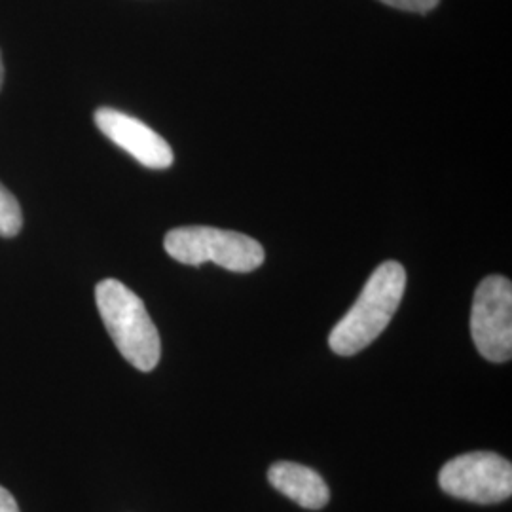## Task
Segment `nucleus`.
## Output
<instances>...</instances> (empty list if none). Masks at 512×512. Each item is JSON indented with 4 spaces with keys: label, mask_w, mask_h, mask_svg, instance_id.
Segmentation results:
<instances>
[{
    "label": "nucleus",
    "mask_w": 512,
    "mask_h": 512,
    "mask_svg": "<svg viewBox=\"0 0 512 512\" xmlns=\"http://www.w3.org/2000/svg\"><path fill=\"white\" fill-rule=\"evenodd\" d=\"M406 289V272L399 262H384L368 277L353 308L332 329L329 346L336 355L351 357L368 348L399 310Z\"/></svg>",
    "instance_id": "obj_1"
},
{
    "label": "nucleus",
    "mask_w": 512,
    "mask_h": 512,
    "mask_svg": "<svg viewBox=\"0 0 512 512\" xmlns=\"http://www.w3.org/2000/svg\"><path fill=\"white\" fill-rule=\"evenodd\" d=\"M95 302L122 357L141 372L154 370L162 357V342L145 302L118 279H103L95 287Z\"/></svg>",
    "instance_id": "obj_2"
},
{
    "label": "nucleus",
    "mask_w": 512,
    "mask_h": 512,
    "mask_svg": "<svg viewBox=\"0 0 512 512\" xmlns=\"http://www.w3.org/2000/svg\"><path fill=\"white\" fill-rule=\"evenodd\" d=\"M165 251L171 258L188 266L215 262L220 268L249 274L264 262V247L245 234L220 230L213 226H183L167 232Z\"/></svg>",
    "instance_id": "obj_3"
},
{
    "label": "nucleus",
    "mask_w": 512,
    "mask_h": 512,
    "mask_svg": "<svg viewBox=\"0 0 512 512\" xmlns=\"http://www.w3.org/2000/svg\"><path fill=\"white\" fill-rule=\"evenodd\" d=\"M439 484L456 499L478 505L501 503L512 494L511 461L494 452H469L440 469Z\"/></svg>",
    "instance_id": "obj_4"
},
{
    "label": "nucleus",
    "mask_w": 512,
    "mask_h": 512,
    "mask_svg": "<svg viewBox=\"0 0 512 512\" xmlns=\"http://www.w3.org/2000/svg\"><path fill=\"white\" fill-rule=\"evenodd\" d=\"M471 336L486 361H511L512 285L507 277L490 275L478 285L471 311Z\"/></svg>",
    "instance_id": "obj_5"
},
{
    "label": "nucleus",
    "mask_w": 512,
    "mask_h": 512,
    "mask_svg": "<svg viewBox=\"0 0 512 512\" xmlns=\"http://www.w3.org/2000/svg\"><path fill=\"white\" fill-rule=\"evenodd\" d=\"M93 120L107 139L126 150L139 164L150 169H167L173 165L175 156L169 143L145 122L110 107L95 110Z\"/></svg>",
    "instance_id": "obj_6"
},
{
    "label": "nucleus",
    "mask_w": 512,
    "mask_h": 512,
    "mask_svg": "<svg viewBox=\"0 0 512 512\" xmlns=\"http://www.w3.org/2000/svg\"><path fill=\"white\" fill-rule=\"evenodd\" d=\"M268 480L277 492L289 497L302 509L319 511L329 503L327 482L310 467L291 461H279L268 469Z\"/></svg>",
    "instance_id": "obj_7"
},
{
    "label": "nucleus",
    "mask_w": 512,
    "mask_h": 512,
    "mask_svg": "<svg viewBox=\"0 0 512 512\" xmlns=\"http://www.w3.org/2000/svg\"><path fill=\"white\" fill-rule=\"evenodd\" d=\"M23 226V213L12 192L0 184V236L16 238Z\"/></svg>",
    "instance_id": "obj_8"
},
{
    "label": "nucleus",
    "mask_w": 512,
    "mask_h": 512,
    "mask_svg": "<svg viewBox=\"0 0 512 512\" xmlns=\"http://www.w3.org/2000/svg\"><path fill=\"white\" fill-rule=\"evenodd\" d=\"M391 8H399L404 12H414V14H427L433 8H437L440 0H380Z\"/></svg>",
    "instance_id": "obj_9"
},
{
    "label": "nucleus",
    "mask_w": 512,
    "mask_h": 512,
    "mask_svg": "<svg viewBox=\"0 0 512 512\" xmlns=\"http://www.w3.org/2000/svg\"><path fill=\"white\" fill-rule=\"evenodd\" d=\"M0 512H19L18 503H16L14 495L10 494L2 486H0Z\"/></svg>",
    "instance_id": "obj_10"
},
{
    "label": "nucleus",
    "mask_w": 512,
    "mask_h": 512,
    "mask_svg": "<svg viewBox=\"0 0 512 512\" xmlns=\"http://www.w3.org/2000/svg\"><path fill=\"white\" fill-rule=\"evenodd\" d=\"M2 82H4V65H2V57H0V90H2Z\"/></svg>",
    "instance_id": "obj_11"
}]
</instances>
